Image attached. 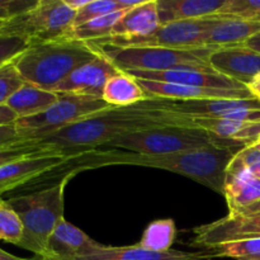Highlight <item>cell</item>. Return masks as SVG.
Returning a JSON list of instances; mask_svg holds the SVG:
<instances>
[{"mask_svg": "<svg viewBox=\"0 0 260 260\" xmlns=\"http://www.w3.org/2000/svg\"><path fill=\"white\" fill-rule=\"evenodd\" d=\"M246 146H253V147H255L256 150H259V151H260V140H258V141H254V142H251V144L246 145Z\"/></svg>", "mask_w": 260, "mask_h": 260, "instance_id": "43", "label": "cell"}, {"mask_svg": "<svg viewBox=\"0 0 260 260\" xmlns=\"http://www.w3.org/2000/svg\"><path fill=\"white\" fill-rule=\"evenodd\" d=\"M150 98L172 99V101H206V99H249L255 98L249 89L229 90V89H207L197 86L179 85L137 79Z\"/></svg>", "mask_w": 260, "mask_h": 260, "instance_id": "17", "label": "cell"}, {"mask_svg": "<svg viewBox=\"0 0 260 260\" xmlns=\"http://www.w3.org/2000/svg\"><path fill=\"white\" fill-rule=\"evenodd\" d=\"M194 234L193 245L207 249L233 241L260 238V213L228 215L212 223L196 228Z\"/></svg>", "mask_w": 260, "mask_h": 260, "instance_id": "10", "label": "cell"}, {"mask_svg": "<svg viewBox=\"0 0 260 260\" xmlns=\"http://www.w3.org/2000/svg\"><path fill=\"white\" fill-rule=\"evenodd\" d=\"M75 15L65 0H38L32 9L7 20L0 35L23 36L30 43L70 38Z\"/></svg>", "mask_w": 260, "mask_h": 260, "instance_id": "8", "label": "cell"}, {"mask_svg": "<svg viewBox=\"0 0 260 260\" xmlns=\"http://www.w3.org/2000/svg\"><path fill=\"white\" fill-rule=\"evenodd\" d=\"M102 99L111 107H132L150 99L136 78L119 71L107 81Z\"/></svg>", "mask_w": 260, "mask_h": 260, "instance_id": "22", "label": "cell"}, {"mask_svg": "<svg viewBox=\"0 0 260 260\" xmlns=\"http://www.w3.org/2000/svg\"><path fill=\"white\" fill-rule=\"evenodd\" d=\"M29 260H43V259H41L40 256H36V258H33V259H29Z\"/></svg>", "mask_w": 260, "mask_h": 260, "instance_id": "44", "label": "cell"}, {"mask_svg": "<svg viewBox=\"0 0 260 260\" xmlns=\"http://www.w3.org/2000/svg\"><path fill=\"white\" fill-rule=\"evenodd\" d=\"M215 73L230 78L249 88L260 74V53L245 46L216 48L208 57Z\"/></svg>", "mask_w": 260, "mask_h": 260, "instance_id": "13", "label": "cell"}, {"mask_svg": "<svg viewBox=\"0 0 260 260\" xmlns=\"http://www.w3.org/2000/svg\"><path fill=\"white\" fill-rule=\"evenodd\" d=\"M101 246L102 244L96 243L83 230L74 226L63 217L51 234L46 253L41 259L74 260L78 256L96 250Z\"/></svg>", "mask_w": 260, "mask_h": 260, "instance_id": "15", "label": "cell"}, {"mask_svg": "<svg viewBox=\"0 0 260 260\" xmlns=\"http://www.w3.org/2000/svg\"><path fill=\"white\" fill-rule=\"evenodd\" d=\"M65 2L71 9L75 10V12H79V10L83 9L90 0H65Z\"/></svg>", "mask_w": 260, "mask_h": 260, "instance_id": "40", "label": "cell"}, {"mask_svg": "<svg viewBox=\"0 0 260 260\" xmlns=\"http://www.w3.org/2000/svg\"><path fill=\"white\" fill-rule=\"evenodd\" d=\"M216 17L202 19L178 20L160 25L154 35L127 41L117 47H168L197 48L203 47L202 38L206 30L215 23ZM112 46V45H111Z\"/></svg>", "mask_w": 260, "mask_h": 260, "instance_id": "9", "label": "cell"}, {"mask_svg": "<svg viewBox=\"0 0 260 260\" xmlns=\"http://www.w3.org/2000/svg\"><path fill=\"white\" fill-rule=\"evenodd\" d=\"M249 90H250L256 98H260V74L254 79L253 83L249 85Z\"/></svg>", "mask_w": 260, "mask_h": 260, "instance_id": "41", "label": "cell"}, {"mask_svg": "<svg viewBox=\"0 0 260 260\" xmlns=\"http://www.w3.org/2000/svg\"><path fill=\"white\" fill-rule=\"evenodd\" d=\"M30 46V41L23 36L0 35V68L13 62Z\"/></svg>", "mask_w": 260, "mask_h": 260, "instance_id": "31", "label": "cell"}, {"mask_svg": "<svg viewBox=\"0 0 260 260\" xmlns=\"http://www.w3.org/2000/svg\"><path fill=\"white\" fill-rule=\"evenodd\" d=\"M70 155L57 149H48L0 167V196L24 185L30 180L57 169Z\"/></svg>", "mask_w": 260, "mask_h": 260, "instance_id": "11", "label": "cell"}, {"mask_svg": "<svg viewBox=\"0 0 260 260\" xmlns=\"http://www.w3.org/2000/svg\"><path fill=\"white\" fill-rule=\"evenodd\" d=\"M119 10H127L123 5V0H90L83 9L76 12L74 28L90 22L95 18L119 12Z\"/></svg>", "mask_w": 260, "mask_h": 260, "instance_id": "29", "label": "cell"}, {"mask_svg": "<svg viewBox=\"0 0 260 260\" xmlns=\"http://www.w3.org/2000/svg\"><path fill=\"white\" fill-rule=\"evenodd\" d=\"M259 99H260V98H259Z\"/></svg>", "mask_w": 260, "mask_h": 260, "instance_id": "46", "label": "cell"}, {"mask_svg": "<svg viewBox=\"0 0 260 260\" xmlns=\"http://www.w3.org/2000/svg\"><path fill=\"white\" fill-rule=\"evenodd\" d=\"M216 258H233L236 260H260V238L233 241L212 248Z\"/></svg>", "mask_w": 260, "mask_h": 260, "instance_id": "27", "label": "cell"}, {"mask_svg": "<svg viewBox=\"0 0 260 260\" xmlns=\"http://www.w3.org/2000/svg\"><path fill=\"white\" fill-rule=\"evenodd\" d=\"M159 27L157 0H146L127 10L126 14L114 25L111 36L88 43L121 46L127 41L149 37L154 35L159 29Z\"/></svg>", "mask_w": 260, "mask_h": 260, "instance_id": "12", "label": "cell"}, {"mask_svg": "<svg viewBox=\"0 0 260 260\" xmlns=\"http://www.w3.org/2000/svg\"><path fill=\"white\" fill-rule=\"evenodd\" d=\"M22 76L15 69L14 63L9 62L0 68V106L7 104L8 99L24 84Z\"/></svg>", "mask_w": 260, "mask_h": 260, "instance_id": "32", "label": "cell"}, {"mask_svg": "<svg viewBox=\"0 0 260 260\" xmlns=\"http://www.w3.org/2000/svg\"><path fill=\"white\" fill-rule=\"evenodd\" d=\"M244 46H245L246 48H249V50L254 51V52L260 53V32L254 35L253 37L249 38V40L244 43Z\"/></svg>", "mask_w": 260, "mask_h": 260, "instance_id": "39", "label": "cell"}, {"mask_svg": "<svg viewBox=\"0 0 260 260\" xmlns=\"http://www.w3.org/2000/svg\"><path fill=\"white\" fill-rule=\"evenodd\" d=\"M5 22H7V20H0V27H2V25H3V24H4V23H5Z\"/></svg>", "mask_w": 260, "mask_h": 260, "instance_id": "45", "label": "cell"}, {"mask_svg": "<svg viewBox=\"0 0 260 260\" xmlns=\"http://www.w3.org/2000/svg\"><path fill=\"white\" fill-rule=\"evenodd\" d=\"M235 159L245 165L254 175L260 173V151L253 146H245L240 151L236 152Z\"/></svg>", "mask_w": 260, "mask_h": 260, "instance_id": "34", "label": "cell"}, {"mask_svg": "<svg viewBox=\"0 0 260 260\" xmlns=\"http://www.w3.org/2000/svg\"><path fill=\"white\" fill-rule=\"evenodd\" d=\"M234 140L245 142V145L251 144L254 141L260 140V122H254V123H248L235 137Z\"/></svg>", "mask_w": 260, "mask_h": 260, "instance_id": "36", "label": "cell"}, {"mask_svg": "<svg viewBox=\"0 0 260 260\" xmlns=\"http://www.w3.org/2000/svg\"><path fill=\"white\" fill-rule=\"evenodd\" d=\"M58 95V101L45 112L15 122V127L24 141L38 142L76 122L113 108L102 98L76 94Z\"/></svg>", "mask_w": 260, "mask_h": 260, "instance_id": "7", "label": "cell"}, {"mask_svg": "<svg viewBox=\"0 0 260 260\" xmlns=\"http://www.w3.org/2000/svg\"><path fill=\"white\" fill-rule=\"evenodd\" d=\"M88 45L98 55L111 61L119 71L198 70L215 73L208 62V57L217 47L168 48Z\"/></svg>", "mask_w": 260, "mask_h": 260, "instance_id": "6", "label": "cell"}, {"mask_svg": "<svg viewBox=\"0 0 260 260\" xmlns=\"http://www.w3.org/2000/svg\"><path fill=\"white\" fill-rule=\"evenodd\" d=\"M71 178L66 175L55 185L7 200L23 223V238L18 246L40 258L45 255L51 234L63 218L65 187Z\"/></svg>", "mask_w": 260, "mask_h": 260, "instance_id": "4", "label": "cell"}, {"mask_svg": "<svg viewBox=\"0 0 260 260\" xmlns=\"http://www.w3.org/2000/svg\"><path fill=\"white\" fill-rule=\"evenodd\" d=\"M177 236V228L172 218L152 221L145 229L139 245L152 251H168L172 249Z\"/></svg>", "mask_w": 260, "mask_h": 260, "instance_id": "24", "label": "cell"}, {"mask_svg": "<svg viewBox=\"0 0 260 260\" xmlns=\"http://www.w3.org/2000/svg\"><path fill=\"white\" fill-rule=\"evenodd\" d=\"M164 126H188L189 117L147 108L142 103L107 109L45 137L38 144L55 147L66 154L98 149L126 134Z\"/></svg>", "mask_w": 260, "mask_h": 260, "instance_id": "2", "label": "cell"}, {"mask_svg": "<svg viewBox=\"0 0 260 260\" xmlns=\"http://www.w3.org/2000/svg\"><path fill=\"white\" fill-rule=\"evenodd\" d=\"M58 94L43 90L35 85L24 83L7 102V106L13 109L18 119L36 116L58 101Z\"/></svg>", "mask_w": 260, "mask_h": 260, "instance_id": "23", "label": "cell"}, {"mask_svg": "<svg viewBox=\"0 0 260 260\" xmlns=\"http://www.w3.org/2000/svg\"><path fill=\"white\" fill-rule=\"evenodd\" d=\"M223 196L228 202L229 213L236 212L260 200V179L235 156L226 170Z\"/></svg>", "mask_w": 260, "mask_h": 260, "instance_id": "19", "label": "cell"}, {"mask_svg": "<svg viewBox=\"0 0 260 260\" xmlns=\"http://www.w3.org/2000/svg\"><path fill=\"white\" fill-rule=\"evenodd\" d=\"M220 146L245 147L246 145L239 140L221 139L211 132L196 127L164 126L122 135L101 147L136 154L167 155Z\"/></svg>", "mask_w": 260, "mask_h": 260, "instance_id": "5", "label": "cell"}, {"mask_svg": "<svg viewBox=\"0 0 260 260\" xmlns=\"http://www.w3.org/2000/svg\"><path fill=\"white\" fill-rule=\"evenodd\" d=\"M136 79L179 84V85L197 86L207 89H229L244 90L246 88L241 83L217 73H206L198 70H169V71H124Z\"/></svg>", "mask_w": 260, "mask_h": 260, "instance_id": "18", "label": "cell"}, {"mask_svg": "<svg viewBox=\"0 0 260 260\" xmlns=\"http://www.w3.org/2000/svg\"><path fill=\"white\" fill-rule=\"evenodd\" d=\"M256 213H260V200L256 201V202L251 203V205L246 206V207L240 208L239 211L233 213H229V215H243V216H249V215H256Z\"/></svg>", "mask_w": 260, "mask_h": 260, "instance_id": "38", "label": "cell"}, {"mask_svg": "<svg viewBox=\"0 0 260 260\" xmlns=\"http://www.w3.org/2000/svg\"><path fill=\"white\" fill-rule=\"evenodd\" d=\"M189 117L190 127L205 129L211 132L221 139H233L246 126L248 123L238 121H231V119L217 118V117Z\"/></svg>", "mask_w": 260, "mask_h": 260, "instance_id": "26", "label": "cell"}, {"mask_svg": "<svg viewBox=\"0 0 260 260\" xmlns=\"http://www.w3.org/2000/svg\"><path fill=\"white\" fill-rule=\"evenodd\" d=\"M216 15L260 23V0H226Z\"/></svg>", "mask_w": 260, "mask_h": 260, "instance_id": "30", "label": "cell"}, {"mask_svg": "<svg viewBox=\"0 0 260 260\" xmlns=\"http://www.w3.org/2000/svg\"><path fill=\"white\" fill-rule=\"evenodd\" d=\"M202 38L203 47H234L244 43L260 32V23L233 17H218Z\"/></svg>", "mask_w": 260, "mask_h": 260, "instance_id": "20", "label": "cell"}, {"mask_svg": "<svg viewBox=\"0 0 260 260\" xmlns=\"http://www.w3.org/2000/svg\"><path fill=\"white\" fill-rule=\"evenodd\" d=\"M48 149H55V147L46 146V145L38 144L36 141L24 142V144L15 145V146L10 147H4V149H0V167L8 164V162L14 161V160L30 156V155L38 154V152H42Z\"/></svg>", "mask_w": 260, "mask_h": 260, "instance_id": "33", "label": "cell"}, {"mask_svg": "<svg viewBox=\"0 0 260 260\" xmlns=\"http://www.w3.org/2000/svg\"><path fill=\"white\" fill-rule=\"evenodd\" d=\"M17 121L18 116L13 112V109L9 108L7 104H2V106H0V126L14 124Z\"/></svg>", "mask_w": 260, "mask_h": 260, "instance_id": "37", "label": "cell"}, {"mask_svg": "<svg viewBox=\"0 0 260 260\" xmlns=\"http://www.w3.org/2000/svg\"><path fill=\"white\" fill-rule=\"evenodd\" d=\"M23 238V223L7 201L0 197V240L19 245Z\"/></svg>", "mask_w": 260, "mask_h": 260, "instance_id": "28", "label": "cell"}, {"mask_svg": "<svg viewBox=\"0 0 260 260\" xmlns=\"http://www.w3.org/2000/svg\"><path fill=\"white\" fill-rule=\"evenodd\" d=\"M24 142L30 141H24L20 137L19 132L15 127V123L9 124V126H0V149L15 146V145L24 144Z\"/></svg>", "mask_w": 260, "mask_h": 260, "instance_id": "35", "label": "cell"}, {"mask_svg": "<svg viewBox=\"0 0 260 260\" xmlns=\"http://www.w3.org/2000/svg\"><path fill=\"white\" fill-rule=\"evenodd\" d=\"M96 56L98 53L88 43L70 37L30 43L13 63L25 83L55 93L76 69Z\"/></svg>", "mask_w": 260, "mask_h": 260, "instance_id": "3", "label": "cell"}, {"mask_svg": "<svg viewBox=\"0 0 260 260\" xmlns=\"http://www.w3.org/2000/svg\"><path fill=\"white\" fill-rule=\"evenodd\" d=\"M117 73H119V70L111 61L98 55L90 62L76 69L56 88L55 93L102 98L107 81Z\"/></svg>", "mask_w": 260, "mask_h": 260, "instance_id": "14", "label": "cell"}, {"mask_svg": "<svg viewBox=\"0 0 260 260\" xmlns=\"http://www.w3.org/2000/svg\"><path fill=\"white\" fill-rule=\"evenodd\" d=\"M127 10L111 13V14L95 18L90 22H86L79 27H75L71 32V38L83 41V42H91V41H98L108 37L112 35L114 25L121 20V18L126 14Z\"/></svg>", "mask_w": 260, "mask_h": 260, "instance_id": "25", "label": "cell"}, {"mask_svg": "<svg viewBox=\"0 0 260 260\" xmlns=\"http://www.w3.org/2000/svg\"><path fill=\"white\" fill-rule=\"evenodd\" d=\"M216 258L212 249L207 251H152L141 248L139 244L129 246H104L74 260H208Z\"/></svg>", "mask_w": 260, "mask_h": 260, "instance_id": "16", "label": "cell"}, {"mask_svg": "<svg viewBox=\"0 0 260 260\" xmlns=\"http://www.w3.org/2000/svg\"><path fill=\"white\" fill-rule=\"evenodd\" d=\"M241 149L244 147L220 146L167 155H146L123 152L121 150L91 149L71 154L62 164L63 167H70L63 177H74L81 170L95 169L108 165H136L177 173L223 194L226 170L236 152Z\"/></svg>", "mask_w": 260, "mask_h": 260, "instance_id": "1", "label": "cell"}, {"mask_svg": "<svg viewBox=\"0 0 260 260\" xmlns=\"http://www.w3.org/2000/svg\"><path fill=\"white\" fill-rule=\"evenodd\" d=\"M226 0H157L160 25L178 20L202 19L220 12Z\"/></svg>", "mask_w": 260, "mask_h": 260, "instance_id": "21", "label": "cell"}, {"mask_svg": "<svg viewBox=\"0 0 260 260\" xmlns=\"http://www.w3.org/2000/svg\"><path fill=\"white\" fill-rule=\"evenodd\" d=\"M0 260H29V259H24V258H19V256H15L13 254L7 253L3 249H0Z\"/></svg>", "mask_w": 260, "mask_h": 260, "instance_id": "42", "label": "cell"}]
</instances>
